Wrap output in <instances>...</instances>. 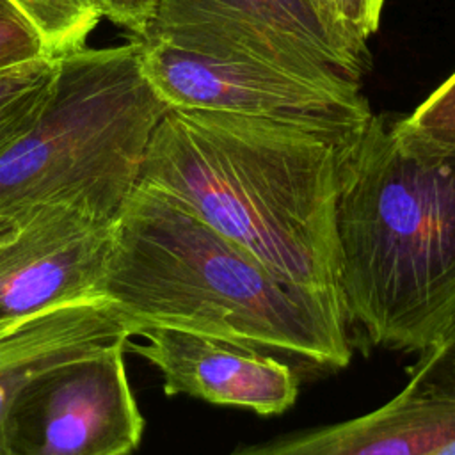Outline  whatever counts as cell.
Segmentation results:
<instances>
[{
	"label": "cell",
	"mask_w": 455,
	"mask_h": 455,
	"mask_svg": "<svg viewBox=\"0 0 455 455\" xmlns=\"http://www.w3.org/2000/svg\"><path fill=\"white\" fill-rule=\"evenodd\" d=\"M135 334L144 341L128 339L126 350L158 368L167 396L187 395L261 416L281 414L297 400L299 379L275 355L169 327H140Z\"/></svg>",
	"instance_id": "9"
},
{
	"label": "cell",
	"mask_w": 455,
	"mask_h": 455,
	"mask_svg": "<svg viewBox=\"0 0 455 455\" xmlns=\"http://www.w3.org/2000/svg\"><path fill=\"white\" fill-rule=\"evenodd\" d=\"M101 18L142 37L153 14L155 0H92Z\"/></svg>",
	"instance_id": "18"
},
{
	"label": "cell",
	"mask_w": 455,
	"mask_h": 455,
	"mask_svg": "<svg viewBox=\"0 0 455 455\" xmlns=\"http://www.w3.org/2000/svg\"><path fill=\"white\" fill-rule=\"evenodd\" d=\"M339 28L359 46L366 48V39L377 32L380 11L373 0H329Z\"/></svg>",
	"instance_id": "17"
},
{
	"label": "cell",
	"mask_w": 455,
	"mask_h": 455,
	"mask_svg": "<svg viewBox=\"0 0 455 455\" xmlns=\"http://www.w3.org/2000/svg\"><path fill=\"white\" fill-rule=\"evenodd\" d=\"M453 435L455 402L414 396L403 387L364 416L229 455H425Z\"/></svg>",
	"instance_id": "10"
},
{
	"label": "cell",
	"mask_w": 455,
	"mask_h": 455,
	"mask_svg": "<svg viewBox=\"0 0 455 455\" xmlns=\"http://www.w3.org/2000/svg\"><path fill=\"white\" fill-rule=\"evenodd\" d=\"M169 108L142 73L135 37L60 55L43 114L0 155V213L75 204L116 219Z\"/></svg>",
	"instance_id": "4"
},
{
	"label": "cell",
	"mask_w": 455,
	"mask_h": 455,
	"mask_svg": "<svg viewBox=\"0 0 455 455\" xmlns=\"http://www.w3.org/2000/svg\"><path fill=\"white\" fill-rule=\"evenodd\" d=\"M135 39L318 82L359 80L370 57L307 0H155L144 36Z\"/></svg>",
	"instance_id": "5"
},
{
	"label": "cell",
	"mask_w": 455,
	"mask_h": 455,
	"mask_svg": "<svg viewBox=\"0 0 455 455\" xmlns=\"http://www.w3.org/2000/svg\"><path fill=\"white\" fill-rule=\"evenodd\" d=\"M384 2H386V0H373V4H375V7H377V9H379V11H380V12H382V7H384Z\"/></svg>",
	"instance_id": "21"
},
{
	"label": "cell",
	"mask_w": 455,
	"mask_h": 455,
	"mask_svg": "<svg viewBox=\"0 0 455 455\" xmlns=\"http://www.w3.org/2000/svg\"><path fill=\"white\" fill-rule=\"evenodd\" d=\"M140 43V68L171 108L233 114L370 116L359 80L318 82L268 66L199 55L162 41Z\"/></svg>",
	"instance_id": "8"
},
{
	"label": "cell",
	"mask_w": 455,
	"mask_h": 455,
	"mask_svg": "<svg viewBox=\"0 0 455 455\" xmlns=\"http://www.w3.org/2000/svg\"><path fill=\"white\" fill-rule=\"evenodd\" d=\"M46 55L50 52L36 25L11 0H0V71Z\"/></svg>",
	"instance_id": "15"
},
{
	"label": "cell",
	"mask_w": 455,
	"mask_h": 455,
	"mask_svg": "<svg viewBox=\"0 0 455 455\" xmlns=\"http://www.w3.org/2000/svg\"><path fill=\"white\" fill-rule=\"evenodd\" d=\"M316 11H318V14L332 27V28H336L338 32H341L343 36H347L341 28H339V25H338V21H336V18H334V12H332V7H331V2L329 0H307ZM348 37V36H347ZM350 39V37H348ZM352 41V39H350ZM357 44V43H355ZM359 46V44H357ZM361 48H364V46H361Z\"/></svg>",
	"instance_id": "19"
},
{
	"label": "cell",
	"mask_w": 455,
	"mask_h": 455,
	"mask_svg": "<svg viewBox=\"0 0 455 455\" xmlns=\"http://www.w3.org/2000/svg\"><path fill=\"white\" fill-rule=\"evenodd\" d=\"M405 389L414 396L455 402V315L439 338L419 352Z\"/></svg>",
	"instance_id": "14"
},
{
	"label": "cell",
	"mask_w": 455,
	"mask_h": 455,
	"mask_svg": "<svg viewBox=\"0 0 455 455\" xmlns=\"http://www.w3.org/2000/svg\"><path fill=\"white\" fill-rule=\"evenodd\" d=\"M339 295L379 347L421 352L455 315V144L370 114L343 164Z\"/></svg>",
	"instance_id": "3"
},
{
	"label": "cell",
	"mask_w": 455,
	"mask_h": 455,
	"mask_svg": "<svg viewBox=\"0 0 455 455\" xmlns=\"http://www.w3.org/2000/svg\"><path fill=\"white\" fill-rule=\"evenodd\" d=\"M59 78V57L46 55L0 71V155L43 114Z\"/></svg>",
	"instance_id": "12"
},
{
	"label": "cell",
	"mask_w": 455,
	"mask_h": 455,
	"mask_svg": "<svg viewBox=\"0 0 455 455\" xmlns=\"http://www.w3.org/2000/svg\"><path fill=\"white\" fill-rule=\"evenodd\" d=\"M130 325L219 338L302 368L348 366L336 291L288 283L167 194L137 183L112 228L98 286Z\"/></svg>",
	"instance_id": "2"
},
{
	"label": "cell",
	"mask_w": 455,
	"mask_h": 455,
	"mask_svg": "<svg viewBox=\"0 0 455 455\" xmlns=\"http://www.w3.org/2000/svg\"><path fill=\"white\" fill-rule=\"evenodd\" d=\"M114 222L75 204L0 213V336L53 307L96 299Z\"/></svg>",
	"instance_id": "7"
},
{
	"label": "cell",
	"mask_w": 455,
	"mask_h": 455,
	"mask_svg": "<svg viewBox=\"0 0 455 455\" xmlns=\"http://www.w3.org/2000/svg\"><path fill=\"white\" fill-rule=\"evenodd\" d=\"M132 336L130 325L103 299L53 307L0 336V455L4 425L20 389L37 373Z\"/></svg>",
	"instance_id": "11"
},
{
	"label": "cell",
	"mask_w": 455,
	"mask_h": 455,
	"mask_svg": "<svg viewBox=\"0 0 455 455\" xmlns=\"http://www.w3.org/2000/svg\"><path fill=\"white\" fill-rule=\"evenodd\" d=\"M126 341L30 379L5 416V455H130L144 418L128 382Z\"/></svg>",
	"instance_id": "6"
},
{
	"label": "cell",
	"mask_w": 455,
	"mask_h": 455,
	"mask_svg": "<svg viewBox=\"0 0 455 455\" xmlns=\"http://www.w3.org/2000/svg\"><path fill=\"white\" fill-rule=\"evenodd\" d=\"M39 30L50 55L60 57L85 46L101 20L92 0H11Z\"/></svg>",
	"instance_id": "13"
},
{
	"label": "cell",
	"mask_w": 455,
	"mask_h": 455,
	"mask_svg": "<svg viewBox=\"0 0 455 455\" xmlns=\"http://www.w3.org/2000/svg\"><path fill=\"white\" fill-rule=\"evenodd\" d=\"M366 119L169 108L137 183L167 194L281 279L339 293L341 174Z\"/></svg>",
	"instance_id": "1"
},
{
	"label": "cell",
	"mask_w": 455,
	"mask_h": 455,
	"mask_svg": "<svg viewBox=\"0 0 455 455\" xmlns=\"http://www.w3.org/2000/svg\"><path fill=\"white\" fill-rule=\"evenodd\" d=\"M405 121L430 139L455 144V73L405 117Z\"/></svg>",
	"instance_id": "16"
},
{
	"label": "cell",
	"mask_w": 455,
	"mask_h": 455,
	"mask_svg": "<svg viewBox=\"0 0 455 455\" xmlns=\"http://www.w3.org/2000/svg\"><path fill=\"white\" fill-rule=\"evenodd\" d=\"M425 455H455V435L446 439L444 443H441L437 448L430 450L428 453Z\"/></svg>",
	"instance_id": "20"
}]
</instances>
